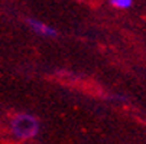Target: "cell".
I'll list each match as a JSON object with an SVG mask.
<instances>
[{
	"mask_svg": "<svg viewBox=\"0 0 146 144\" xmlns=\"http://www.w3.org/2000/svg\"><path fill=\"white\" fill-rule=\"evenodd\" d=\"M39 121L31 114H17L10 121V131L17 140H31L39 134Z\"/></svg>",
	"mask_w": 146,
	"mask_h": 144,
	"instance_id": "6da1fadb",
	"label": "cell"
},
{
	"mask_svg": "<svg viewBox=\"0 0 146 144\" xmlns=\"http://www.w3.org/2000/svg\"><path fill=\"white\" fill-rule=\"evenodd\" d=\"M26 23L36 35L45 36V37H54V36L58 35L56 29H54L52 26H49V25H46L44 22H40V20H38V19L29 17V19H26Z\"/></svg>",
	"mask_w": 146,
	"mask_h": 144,
	"instance_id": "7a4b0ae2",
	"label": "cell"
},
{
	"mask_svg": "<svg viewBox=\"0 0 146 144\" xmlns=\"http://www.w3.org/2000/svg\"><path fill=\"white\" fill-rule=\"evenodd\" d=\"M110 5L114 9H129L133 5V0H110Z\"/></svg>",
	"mask_w": 146,
	"mask_h": 144,
	"instance_id": "3957f363",
	"label": "cell"
},
{
	"mask_svg": "<svg viewBox=\"0 0 146 144\" xmlns=\"http://www.w3.org/2000/svg\"><path fill=\"white\" fill-rule=\"evenodd\" d=\"M78 2H82V0H78Z\"/></svg>",
	"mask_w": 146,
	"mask_h": 144,
	"instance_id": "277c9868",
	"label": "cell"
}]
</instances>
